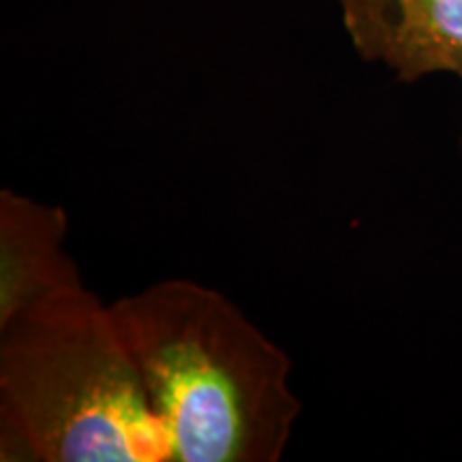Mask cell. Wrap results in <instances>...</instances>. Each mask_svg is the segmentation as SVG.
Listing matches in <instances>:
<instances>
[{"label": "cell", "instance_id": "cell-4", "mask_svg": "<svg viewBox=\"0 0 462 462\" xmlns=\"http://www.w3.org/2000/svg\"><path fill=\"white\" fill-rule=\"evenodd\" d=\"M67 229L62 208L11 189L0 193V326L82 282L78 265L65 253Z\"/></svg>", "mask_w": 462, "mask_h": 462}, {"label": "cell", "instance_id": "cell-3", "mask_svg": "<svg viewBox=\"0 0 462 462\" xmlns=\"http://www.w3.org/2000/svg\"><path fill=\"white\" fill-rule=\"evenodd\" d=\"M340 14L357 54L401 82L462 78V0H340Z\"/></svg>", "mask_w": 462, "mask_h": 462}, {"label": "cell", "instance_id": "cell-1", "mask_svg": "<svg viewBox=\"0 0 462 462\" xmlns=\"http://www.w3.org/2000/svg\"><path fill=\"white\" fill-rule=\"evenodd\" d=\"M176 462H276L302 402L291 362L217 289L154 282L112 304Z\"/></svg>", "mask_w": 462, "mask_h": 462}, {"label": "cell", "instance_id": "cell-2", "mask_svg": "<svg viewBox=\"0 0 462 462\" xmlns=\"http://www.w3.org/2000/svg\"><path fill=\"white\" fill-rule=\"evenodd\" d=\"M0 460H171L112 304L84 282L0 326Z\"/></svg>", "mask_w": 462, "mask_h": 462}]
</instances>
